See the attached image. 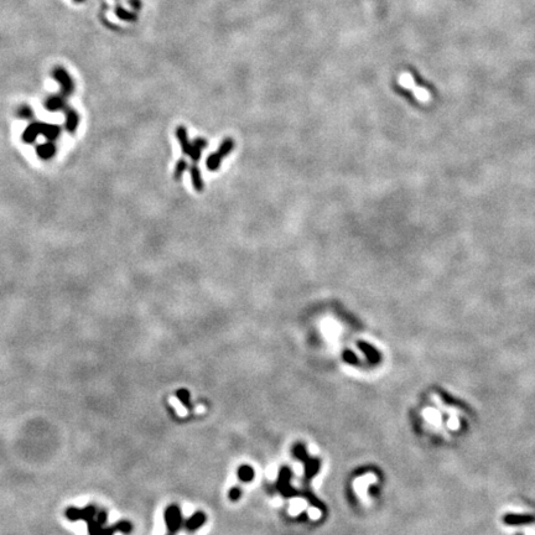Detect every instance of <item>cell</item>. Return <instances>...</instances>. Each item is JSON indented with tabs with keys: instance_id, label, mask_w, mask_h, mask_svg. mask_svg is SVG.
Listing matches in <instances>:
<instances>
[{
	"instance_id": "cell-1",
	"label": "cell",
	"mask_w": 535,
	"mask_h": 535,
	"mask_svg": "<svg viewBox=\"0 0 535 535\" xmlns=\"http://www.w3.org/2000/svg\"><path fill=\"white\" fill-rule=\"evenodd\" d=\"M98 511L95 509L94 506H87L83 509H78L76 507H69L66 511V517L69 520H86V522H89V520L94 519L95 515H97Z\"/></svg>"
},
{
	"instance_id": "cell-2",
	"label": "cell",
	"mask_w": 535,
	"mask_h": 535,
	"mask_svg": "<svg viewBox=\"0 0 535 535\" xmlns=\"http://www.w3.org/2000/svg\"><path fill=\"white\" fill-rule=\"evenodd\" d=\"M165 523H166L167 529L171 533H175L180 529L182 517H181V511L178 506L171 504L170 507H167L166 511H165Z\"/></svg>"
},
{
	"instance_id": "cell-3",
	"label": "cell",
	"mask_w": 535,
	"mask_h": 535,
	"mask_svg": "<svg viewBox=\"0 0 535 535\" xmlns=\"http://www.w3.org/2000/svg\"><path fill=\"white\" fill-rule=\"evenodd\" d=\"M87 525H88V532H89V535H113L114 532L117 530V528H115V525L111 528H104L103 524H101V523L98 522V520L95 519H92L89 520V522H87Z\"/></svg>"
},
{
	"instance_id": "cell-4",
	"label": "cell",
	"mask_w": 535,
	"mask_h": 535,
	"mask_svg": "<svg viewBox=\"0 0 535 535\" xmlns=\"http://www.w3.org/2000/svg\"><path fill=\"white\" fill-rule=\"evenodd\" d=\"M176 138H178V143H180L183 154L190 155L191 154V149H192V144L188 141L187 130H186L185 127L180 125V127L176 128Z\"/></svg>"
},
{
	"instance_id": "cell-5",
	"label": "cell",
	"mask_w": 535,
	"mask_h": 535,
	"mask_svg": "<svg viewBox=\"0 0 535 535\" xmlns=\"http://www.w3.org/2000/svg\"><path fill=\"white\" fill-rule=\"evenodd\" d=\"M40 134H41L40 123H32V124H30L29 127L24 130V133H22V140L27 144L34 143V141L37 139V136L40 135Z\"/></svg>"
},
{
	"instance_id": "cell-6",
	"label": "cell",
	"mask_w": 535,
	"mask_h": 535,
	"mask_svg": "<svg viewBox=\"0 0 535 535\" xmlns=\"http://www.w3.org/2000/svg\"><path fill=\"white\" fill-rule=\"evenodd\" d=\"M36 154L41 160H50L56 154V146L52 143L41 144L36 148Z\"/></svg>"
},
{
	"instance_id": "cell-7",
	"label": "cell",
	"mask_w": 535,
	"mask_h": 535,
	"mask_svg": "<svg viewBox=\"0 0 535 535\" xmlns=\"http://www.w3.org/2000/svg\"><path fill=\"white\" fill-rule=\"evenodd\" d=\"M40 129H41V134H43V135L45 136L46 139H48L50 141L56 140V139L61 135V129H60L57 125H50V124H44V123H40Z\"/></svg>"
},
{
	"instance_id": "cell-8",
	"label": "cell",
	"mask_w": 535,
	"mask_h": 535,
	"mask_svg": "<svg viewBox=\"0 0 535 535\" xmlns=\"http://www.w3.org/2000/svg\"><path fill=\"white\" fill-rule=\"evenodd\" d=\"M207 146V141L206 139L203 138H197L196 140L192 143V149H191V159L194 160L195 162H197L200 160V157H201V153L202 150H203L204 148Z\"/></svg>"
},
{
	"instance_id": "cell-9",
	"label": "cell",
	"mask_w": 535,
	"mask_h": 535,
	"mask_svg": "<svg viewBox=\"0 0 535 535\" xmlns=\"http://www.w3.org/2000/svg\"><path fill=\"white\" fill-rule=\"evenodd\" d=\"M190 174H191V178H192V183H194L195 190L201 192V191L203 190V180H202L200 169L196 166V165H194V166H191Z\"/></svg>"
},
{
	"instance_id": "cell-10",
	"label": "cell",
	"mask_w": 535,
	"mask_h": 535,
	"mask_svg": "<svg viewBox=\"0 0 535 535\" xmlns=\"http://www.w3.org/2000/svg\"><path fill=\"white\" fill-rule=\"evenodd\" d=\"M78 123H80V119H78L77 114L74 113L73 111H67V117H66V130H67V132L71 133V134H73V133L76 132V129H77Z\"/></svg>"
},
{
	"instance_id": "cell-11",
	"label": "cell",
	"mask_w": 535,
	"mask_h": 535,
	"mask_svg": "<svg viewBox=\"0 0 535 535\" xmlns=\"http://www.w3.org/2000/svg\"><path fill=\"white\" fill-rule=\"evenodd\" d=\"M204 522V514L203 513H195L190 519L186 522V527L190 530H195L197 528L201 527Z\"/></svg>"
},
{
	"instance_id": "cell-12",
	"label": "cell",
	"mask_w": 535,
	"mask_h": 535,
	"mask_svg": "<svg viewBox=\"0 0 535 535\" xmlns=\"http://www.w3.org/2000/svg\"><path fill=\"white\" fill-rule=\"evenodd\" d=\"M233 146H234L233 140H232L231 138H225L224 140H223V143L221 144L220 149H218V151L216 153V154H217L221 159H223L225 155H228L232 150H233Z\"/></svg>"
},
{
	"instance_id": "cell-13",
	"label": "cell",
	"mask_w": 535,
	"mask_h": 535,
	"mask_svg": "<svg viewBox=\"0 0 535 535\" xmlns=\"http://www.w3.org/2000/svg\"><path fill=\"white\" fill-rule=\"evenodd\" d=\"M221 162H222V159L215 153V154H211L208 156V159L206 161V166L209 171H216L220 167Z\"/></svg>"
},
{
	"instance_id": "cell-14",
	"label": "cell",
	"mask_w": 535,
	"mask_h": 535,
	"mask_svg": "<svg viewBox=\"0 0 535 535\" xmlns=\"http://www.w3.org/2000/svg\"><path fill=\"white\" fill-rule=\"evenodd\" d=\"M186 169H187V162H186V160H183V159L178 160V164H176V166H175V178H176V180H178V178L182 176V174L185 173Z\"/></svg>"
},
{
	"instance_id": "cell-15",
	"label": "cell",
	"mask_w": 535,
	"mask_h": 535,
	"mask_svg": "<svg viewBox=\"0 0 535 535\" xmlns=\"http://www.w3.org/2000/svg\"><path fill=\"white\" fill-rule=\"evenodd\" d=\"M46 107H47L48 111H59V109L62 108V102H61V99H59V98H52V99H50V101L47 102Z\"/></svg>"
},
{
	"instance_id": "cell-16",
	"label": "cell",
	"mask_w": 535,
	"mask_h": 535,
	"mask_svg": "<svg viewBox=\"0 0 535 535\" xmlns=\"http://www.w3.org/2000/svg\"><path fill=\"white\" fill-rule=\"evenodd\" d=\"M178 398L182 401L183 405L190 406V393L186 389H180L178 392Z\"/></svg>"
},
{
	"instance_id": "cell-17",
	"label": "cell",
	"mask_w": 535,
	"mask_h": 535,
	"mask_svg": "<svg viewBox=\"0 0 535 535\" xmlns=\"http://www.w3.org/2000/svg\"><path fill=\"white\" fill-rule=\"evenodd\" d=\"M115 528H117V530H119V532L128 534V533L132 532L133 527L129 522H119L115 524Z\"/></svg>"
},
{
	"instance_id": "cell-18",
	"label": "cell",
	"mask_w": 535,
	"mask_h": 535,
	"mask_svg": "<svg viewBox=\"0 0 535 535\" xmlns=\"http://www.w3.org/2000/svg\"><path fill=\"white\" fill-rule=\"evenodd\" d=\"M19 114H20V117L24 118V119H30V118L32 117V111H31V109L26 108V107H25V108H22V111H20V113H19Z\"/></svg>"
},
{
	"instance_id": "cell-19",
	"label": "cell",
	"mask_w": 535,
	"mask_h": 535,
	"mask_svg": "<svg viewBox=\"0 0 535 535\" xmlns=\"http://www.w3.org/2000/svg\"><path fill=\"white\" fill-rule=\"evenodd\" d=\"M95 519L98 520L101 524L104 525V523L107 522V513L104 511H99L98 513H97V515H95Z\"/></svg>"
}]
</instances>
